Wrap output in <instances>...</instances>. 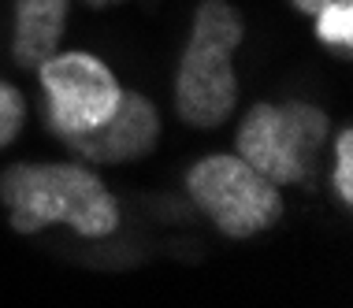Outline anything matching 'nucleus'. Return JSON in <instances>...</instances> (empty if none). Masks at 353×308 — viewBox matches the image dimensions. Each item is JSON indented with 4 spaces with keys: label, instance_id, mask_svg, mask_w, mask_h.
<instances>
[{
    "label": "nucleus",
    "instance_id": "1",
    "mask_svg": "<svg viewBox=\"0 0 353 308\" xmlns=\"http://www.w3.org/2000/svg\"><path fill=\"white\" fill-rule=\"evenodd\" d=\"M0 201L19 234L68 223L82 238H104L119 227L116 197L93 171L71 163H15L0 175Z\"/></svg>",
    "mask_w": 353,
    "mask_h": 308
},
{
    "label": "nucleus",
    "instance_id": "2",
    "mask_svg": "<svg viewBox=\"0 0 353 308\" xmlns=\"http://www.w3.org/2000/svg\"><path fill=\"white\" fill-rule=\"evenodd\" d=\"M242 45V19L227 0H201L183 63L175 74V108L190 127H219L238 104L231 56Z\"/></svg>",
    "mask_w": 353,
    "mask_h": 308
},
{
    "label": "nucleus",
    "instance_id": "3",
    "mask_svg": "<svg viewBox=\"0 0 353 308\" xmlns=\"http://www.w3.org/2000/svg\"><path fill=\"white\" fill-rule=\"evenodd\" d=\"M331 123L312 104H253L238 127V156L275 186L305 182Z\"/></svg>",
    "mask_w": 353,
    "mask_h": 308
},
{
    "label": "nucleus",
    "instance_id": "4",
    "mask_svg": "<svg viewBox=\"0 0 353 308\" xmlns=\"http://www.w3.org/2000/svg\"><path fill=\"white\" fill-rule=\"evenodd\" d=\"M186 186L190 197L227 238L261 234L283 216L279 186L250 167L242 156H205L190 167Z\"/></svg>",
    "mask_w": 353,
    "mask_h": 308
},
{
    "label": "nucleus",
    "instance_id": "5",
    "mask_svg": "<svg viewBox=\"0 0 353 308\" xmlns=\"http://www.w3.org/2000/svg\"><path fill=\"white\" fill-rule=\"evenodd\" d=\"M37 74L49 93L52 134H79L97 127L116 112L123 93L116 74L90 52H52L45 63H37Z\"/></svg>",
    "mask_w": 353,
    "mask_h": 308
},
{
    "label": "nucleus",
    "instance_id": "6",
    "mask_svg": "<svg viewBox=\"0 0 353 308\" xmlns=\"http://www.w3.org/2000/svg\"><path fill=\"white\" fill-rule=\"evenodd\" d=\"M63 145L71 152H79L90 163H123V160H138L157 145L160 138V119L157 108L134 90H123L116 112L104 123L79 134H60Z\"/></svg>",
    "mask_w": 353,
    "mask_h": 308
},
{
    "label": "nucleus",
    "instance_id": "7",
    "mask_svg": "<svg viewBox=\"0 0 353 308\" xmlns=\"http://www.w3.org/2000/svg\"><path fill=\"white\" fill-rule=\"evenodd\" d=\"M63 23H68V0H15V63L37 67L49 60L60 45Z\"/></svg>",
    "mask_w": 353,
    "mask_h": 308
},
{
    "label": "nucleus",
    "instance_id": "8",
    "mask_svg": "<svg viewBox=\"0 0 353 308\" xmlns=\"http://www.w3.org/2000/svg\"><path fill=\"white\" fill-rule=\"evenodd\" d=\"M316 34L323 45H353V0H327L316 12Z\"/></svg>",
    "mask_w": 353,
    "mask_h": 308
},
{
    "label": "nucleus",
    "instance_id": "9",
    "mask_svg": "<svg viewBox=\"0 0 353 308\" xmlns=\"http://www.w3.org/2000/svg\"><path fill=\"white\" fill-rule=\"evenodd\" d=\"M23 119H26V104H23V97H19V90L8 85V82H0V149L19 134Z\"/></svg>",
    "mask_w": 353,
    "mask_h": 308
},
{
    "label": "nucleus",
    "instance_id": "10",
    "mask_svg": "<svg viewBox=\"0 0 353 308\" xmlns=\"http://www.w3.org/2000/svg\"><path fill=\"white\" fill-rule=\"evenodd\" d=\"M331 182H335L339 197L353 201V130H339V141H335V175H331Z\"/></svg>",
    "mask_w": 353,
    "mask_h": 308
},
{
    "label": "nucleus",
    "instance_id": "11",
    "mask_svg": "<svg viewBox=\"0 0 353 308\" xmlns=\"http://www.w3.org/2000/svg\"><path fill=\"white\" fill-rule=\"evenodd\" d=\"M323 4H327V0H294V8H298V12H305V15H316Z\"/></svg>",
    "mask_w": 353,
    "mask_h": 308
},
{
    "label": "nucleus",
    "instance_id": "12",
    "mask_svg": "<svg viewBox=\"0 0 353 308\" xmlns=\"http://www.w3.org/2000/svg\"><path fill=\"white\" fill-rule=\"evenodd\" d=\"M93 8H108V4H119V0H90Z\"/></svg>",
    "mask_w": 353,
    "mask_h": 308
}]
</instances>
